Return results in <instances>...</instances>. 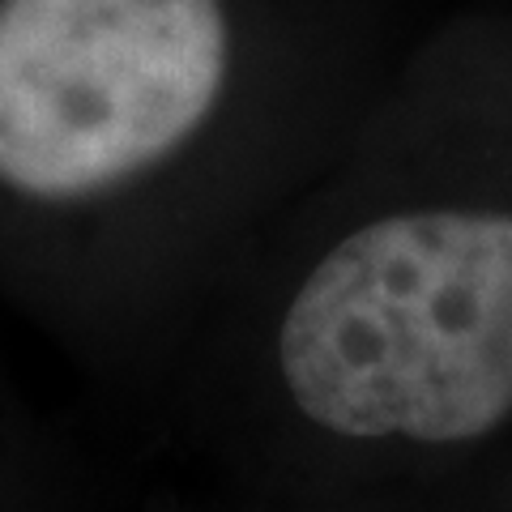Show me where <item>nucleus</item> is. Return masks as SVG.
<instances>
[{
    "label": "nucleus",
    "instance_id": "nucleus-1",
    "mask_svg": "<svg viewBox=\"0 0 512 512\" xmlns=\"http://www.w3.org/2000/svg\"><path fill=\"white\" fill-rule=\"evenodd\" d=\"M393 124L261 235L141 461L252 491L457 474L512 448V107Z\"/></svg>",
    "mask_w": 512,
    "mask_h": 512
},
{
    "label": "nucleus",
    "instance_id": "nucleus-2",
    "mask_svg": "<svg viewBox=\"0 0 512 512\" xmlns=\"http://www.w3.org/2000/svg\"><path fill=\"white\" fill-rule=\"evenodd\" d=\"M137 495L120 448L47 410L0 350V512H133Z\"/></svg>",
    "mask_w": 512,
    "mask_h": 512
},
{
    "label": "nucleus",
    "instance_id": "nucleus-3",
    "mask_svg": "<svg viewBox=\"0 0 512 512\" xmlns=\"http://www.w3.org/2000/svg\"><path fill=\"white\" fill-rule=\"evenodd\" d=\"M133 512H512V461L504 453L457 474L320 491H252L167 474L141 483Z\"/></svg>",
    "mask_w": 512,
    "mask_h": 512
},
{
    "label": "nucleus",
    "instance_id": "nucleus-4",
    "mask_svg": "<svg viewBox=\"0 0 512 512\" xmlns=\"http://www.w3.org/2000/svg\"><path fill=\"white\" fill-rule=\"evenodd\" d=\"M508 461H512V448H508Z\"/></svg>",
    "mask_w": 512,
    "mask_h": 512
}]
</instances>
